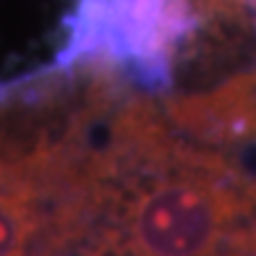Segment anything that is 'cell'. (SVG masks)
Masks as SVG:
<instances>
[{"label":"cell","instance_id":"cell-1","mask_svg":"<svg viewBox=\"0 0 256 256\" xmlns=\"http://www.w3.org/2000/svg\"><path fill=\"white\" fill-rule=\"evenodd\" d=\"M202 21L196 0H76L55 68L104 66L146 92H165Z\"/></svg>","mask_w":256,"mask_h":256}]
</instances>
